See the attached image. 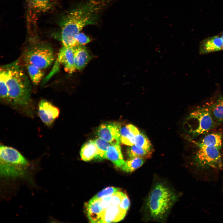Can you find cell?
Masks as SVG:
<instances>
[{"mask_svg":"<svg viewBox=\"0 0 223 223\" xmlns=\"http://www.w3.org/2000/svg\"><path fill=\"white\" fill-rule=\"evenodd\" d=\"M29 9L33 12L42 13L48 12L53 7L52 0H25Z\"/></svg>","mask_w":223,"mask_h":223,"instance_id":"obj_16","label":"cell"},{"mask_svg":"<svg viewBox=\"0 0 223 223\" xmlns=\"http://www.w3.org/2000/svg\"><path fill=\"white\" fill-rule=\"evenodd\" d=\"M127 153L129 158L139 157L144 159L151 156L152 151L146 150L134 145L128 148Z\"/></svg>","mask_w":223,"mask_h":223,"instance_id":"obj_22","label":"cell"},{"mask_svg":"<svg viewBox=\"0 0 223 223\" xmlns=\"http://www.w3.org/2000/svg\"><path fill=\"white\" fill-rule=\"evenodd\" d=\"M103 159L110 160L116 167L121 168L125 161L124 160L120 144H111L109 149L105 154Z\"/></svg>","mask_w":223,"mask_h":223,"instance_id":"obj_13","label":"cell"},{"mask_svg":"<svg viewBox=\"0 0 223 223\" xmlns=\"http://www.w3.org/2000/svg\"><path fill=\"white\" fill-rule=\"evenodd\" d=\"M223 102V99L222 100H221Z\"/></svg>","mask_w":223,"mask_h":223,"instance_id":"obj_33","label":"cell"},{"mask_svg":"<svg viewBox=\"0 0 223 223\" xmlns=\"http://www.w3.org/2000/svg\"><path fill=\"white\" fill-rule=\"evenodd\" d=\"M177 199L176 193L166 185H155L147 198L146 207L149 216L154 221L165 218Z\"/></svg>","mask_w":223,"mask_h":223,"instance_id":"obj_3","label":"cell"},{"mask_svg":"<svg viewBox=\"0 0 223 223\" xmlns=\"http://www.w3.org/2000/svg\"><path fill=\"white\" fill-rule=\"evenodd\" d=\"M125 193L119 190L111 195V205L118 206Z\"/></svg>","mask_w":223,"mask_h":223,"instance_id":"obj_29","label":"cell"},{"mask_svg":"<svg viewBox=\"0 0 223 223\" xmlns=\"http://www.w3.org/2000/svg\"><path fill=\"white\" fill-rule=\"evenodd\" d=\"M91 41V39L88 36L81 32L75 37L76 46L84 45Z\"/></svg>","mask_w":223,"mask_h":223,"instance_id":"obj_28","label":"cell"},{"mask_svg":"<svg viewBox=\"0 0 223 223\" xmlns=\"http://www.w3.org/2000/svg\"><path fill=\"white\" fill-rule=\"evenodd\" d=\"M212 116L218 124L223 122V102L219 101L209 106Z\"/></svg>","mask_w":223,"mask_h":223,"instance_id":"obj_24","label":"cell"},{"mask_svg":"<svg viewBox=\"0 0 223 223\" xmlns=\"http://www.w3.org/2000/svg\"><path fill=\"white\" fill-rule=\"evenodd\" d=\"M99 153L98 149L94 140L89 141L83 146L80 155L82 160L88 161L94 158L97 159Z\"/></svg>","mask_w":223,"mask_h":223,"instance_id":"obj_17","label":"cell"},{"mask_svg":"<svg viewBox=\"0 0 223 223\" xmlns=\"http://www.w3.org/2000/svg\"><path fill=\"white\" fill-rule=\"evenodd\" d=\"M198 149L193 158V164L196 170L202 172L214 171L222 165L220 149L201 145L196 142Z\"/></svg>","mask_w":223,"mask_h":223,"instance_id":"obj_6","label":"cell"},{"mask_svg":"<svg viewBox=\"0 0 223 223\" xmlns=\"http://www.w3.org/2000/svg\"><path fill=\"white\" fill-rule=\"evenodd\" d=\"M144 162V159L141 158L135 157L130 158L129 159L125 161L120 168L125 172H132L141 166Z\"/></svg>","mask_w":223,"mask_h":223,"instance_id":"obj_23","label":"cell"},{"mask_svg":"<svg viewBox=\"0 0 223 223\" xmlns=\"http://www.w3.org/2000/svg\"><path fill=\"white\" fill-rule=\"evenodd\" d=\"M59 110L50 102L42 99L38 104V113L39 116L45 124L51 125L55 120L59 116Z\"/></svg>","mask_w":223,"mask_h":223,"instance_id":"obj_9","label":"cell"},{"mask_svg":"<svg viewBox=\"0 0 223 223\" xmlns=\"http://www.w3.org/2000/svg\"><path fill=\"white\" fill-rule=\"evenodd\" d=\"M223 50V41L221 38L215 36L204 41L201 44L200 52L205 54Z\"/></svg>","mask_w":223,"mask_h":223,"instance_id":"obj_15","label":"cell"},{"mask_svg":"<svg viewBox=\"0 0 223 223\" xmlns=\"http://www.w3.org/2000/svg\"><path fill=\"white\" fill-rule=\"evenodd\" d=\"M120 125L116 123L104 124L98 129L97 134L99 138L111 144H120Z\"/></svg>","mask_w":223,"mask_h":223,"instance_id":"obj_8","label":"cell"},{"mask_svg":"<svg viewBox=\"0 0 223 223\" xmlns=\"http://www.w3.org/2000/svg\"><path fill=\"white\" fill-rule=\"evenodd\" d=\"M221 38H222V40H223V34H222V35Z\"/></svg>","mask_w":223,"mask_h":223,"instance_id":"obj_32","label":"cell"},{"mask_svg":"<svg viewBox=\"0 0 223 223\" xmlns=\"http://www.w3.org/2000/svg\"><path fill=\"white\" fill-rule=\"evenodd\" d=\"M134 145L148 151H151V144L147 137L142 133L136 135Z\"/></svg>","mask_w":223,"mask_h":223,"instance_id":"obj_25","label":"cell"},{"mask_svg":"<svg viewBox=\"0 0 223 223\" xmlns=\"http://www.w3.org/2000/svg\"><path fill=\"white\" fill-rule=\"evenodd\" d=\"M92 57L89 50L84 45L75 46L74 60L76 70L83 69Z\"/></svg>","mask_w":223,"mask_h":223,"instance_id":"obj_12","label":"cell"},{"mask_svg":"<svg viewBox=\"0 0 223 223\" xmlns=\"http://www.w3.org/2000/svg\"><path fill=\"white\" fill-rule=\"evenodd\" d=\"M7 65L8 93L7 103L15 107L26 108L31 102L30 80L18 60Z\"/></svg>","mask_w":223,"mask_h":223,"instance_id":"obj_2","label":"cell"},{"mask_svg":"<svg viewBox=\"0 0 223 223\" xmlns=\"http://www.w3.org/2000/svg\"><path fill=\"white\" fill-rule=\"evenodd\" d=\"M217 125L209 107H202L191 112L184 123L183 128L186 133L194 138L208 132Z\"/></svg>","mask_w":223,"mask_h":223,"instance_id":"obj_5","label":"cell"},{"mask_svg":"<svg viewBox=\"0 0 223 223\" xmlns=\"http://www.w3.org/2000/svg\"><path fill=\"white\" fill-rule=\"evenodd\" d=\"M94 141L98 149L99 152L97 159H103L104 155L109 149L111 144L100 138L96 139L94 140Z\"/></svg>","mask_w":223,"mask_h":223,"instance_id":"obj_26","label":"cell"},{"mask_svg":"<svg viewBox=\"0 0 223 223\" xmlns=\"http://www.w3.org/2000/svg\"><path fill=\"white\" fill-rule=\"evenodd\" d=\"M134 125L129 124L121 128L120 141L122 143L129 146L134 145L135 136L140 133Z\"/></svg>","mask_w":223,"mask_h":223,"instance_id":"obj_14","label":"cell"},{"mask_svg":"<svg viewBox=\"0 0 223 223\" xmlns=\"http://www.w3.org/2000/svg\"><path fill=\"white\" fill-rule=\"evenodd\" d=\"M25 64L32 82L34 85H37L44 75L42 69L30 64L25 63Z\"/></svg>","mask_w":223,"mask_h":223,"instance_id":"obj_21","label":"cell"},{"mask_svg":"<svg viewBox=\"0 0 223 223\" xmlns=\"http://www.w3.org/2000/svg\"><path fill=\"white\" fill-rule=\"evenodd\" d=\"M87 217L91 222L98 223L101 215L103 210L100 199H90L87 204Z\"/></svg>","mask_w":223,"mask_h":223,"instance_id":"obj_18","label":"cell"},{"mask_svg":"<svg viewBox=\"0 0 223 223\" xmlns=\"http://www.w3.org/2000/svg\"><path fill=\"white\" fill-rule=\"evenodd\" d=\"M29 164L26 159L17 150L8 146L0 147L1 176L7 178H16L24 176Z\"/></svg>","mask_w":223,"mask_h":223,"instance_id":"obj_4","label":"cell"},{"mask_svg":"<svg viewBox=\"0 0 223 223\" xmlns=\"http://www.w3.org/2000/svg\"><path fill=\"white\" fill-rule=\"evenodd\" d=\"M114 0H86L80 3L62 17L59 38L63 46H76L75 37L86 26L95 24Z\"/></svg>","mask_w":223,"mask_h":223,"instance_id":"obj_1","label":"cell"},{"mask_svg":"<svg viewBox=\"0 0 223 223\" xmlns=\"http://www.w3.org/2000/svg\"><path fill=\"white\" fill-rule=\"evenodd\" d=\"M75 46H63L59 50L58 60L64 67L65 71L72 73L76 70L75 64Z\"/></svg>","mask_w":223,"mask_h":223,"instance_id":"obj_10","label":"cell"},{"mask_svg":"<svg viewBox=\"0 0 223 223\" xmlns=\"http://www.w3.org/2000/svg\"><path fill=\"white\" fill-rule=\"evenodd\" d=\"M119 190L120 189L118 188L112 186L108 187L98 192L90 199H99L105 197L112 195Z\"/></svg>","mask_w":223,"mask_h":223,"instance_id":"obj_27","label":"cell"},{"mask_svg":"<svg viewBox=\"0 0 223 223\" xmlns=\"http://www.w3.org/2000/svg\"><path fill=\"white\" fill-rule=\"evenodd\" d=\"M111 195L99 199L100 204L103 210L111 206Z\"/></svg>","mask_w":223,"mask_h":223,"instance_id":"obj_31","label":"cell"},{"mask_svg":"<svg viewBox=\"0 0 223 223\" xmlns=\"http://www.w3.org/2000/svg\"><path fill=\"white\" fill-rule=\"evenodd\" d=\"M130 205L129 200L127 195L125 194L123 199L118 206L121 209L127 212L129 209Z\"/></svg>","mask_w":223,"mask_h":223,"instance_id":"obj_30","label":"cell"},{"mask_svg":"<svg viewBox=\"0 0 223 223\" xmlns=\"http://www.w3.org/2000/svg\"><path fill=\"white\" fill-rule=\"evenodd\" d=\"M127 212L120 208L119 206L111 205L103 211L98 223L119 221L124 219Z\"/></svg>","mask_w":223,"mask_h":223,"instance_id":"obj_11","label":"cell"},{"mask_svg":"<svg viewBox=\"0 0 223 223\" xmlns=\"http://www.w3.org/2000/svg\"><path fill=\"white\" fill-rule=\"evenodd\" d=\"M198 143L204 146L221 149L222 145V137L221 133H212L206 135Z\"/></svg>","mask_w":223,"mask_h":223,"instance_id":"obj_20","label":"cell"},{"mask_svg":"<svg viewBox=\"0 0 223 223\" xmlns=\"http://www.w3.org/2000/svg\"><path fill=\"white\" fill-rule=\"evenodd\" d=\"M55 58L51 46L48 43L43 42L29 46L25 50L23 55L25 64H30L42 70L50 66Z\"/></svg>","mask_w":223,"mask_h":223,"instance_id":"obj_7","label":"cell"},{"mask_svg":"<svg viewBox=\"0 0 223 223\" xmlns=\"http://www.w3.org/2000/svg\"><path fill=\"white\" fill-rule=\"evenodd\" d=\"M7 64L0 67V97L3 102L7 103L8 98V88L7 83L8 75Z\"/></svg>","mask_w":223,"mask_h":223,"instance_id":"obj_19","label":"cell"}]
</instances>
